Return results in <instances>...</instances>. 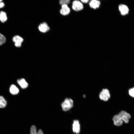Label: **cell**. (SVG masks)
<instances>
[{
  "mask_svg": "<svg viewBox=\"0 0 134 134\" xmlns=\"http://www.w3.org/2000/svg\"><path fill=\"white\" fill-rule=\"evenodd\" d=\"M72 8L75 11H78L83 9L84 8L82 3L78 0H75L72 3Z\"/></svg>",
  "mask_w": 134,
  "mask_h": 134,
  "instance_id": "cell-4",
  "label": "cell"
},
{
  "mask_svg": "<svg viewBox=\"0 0 134 134\" xmlns=\"http://www.w3.org/2000/svg\"><path fill=\"white\" fill-rule=\"evenodd\" d=\"M6 41V39L5 37L0 33V45L4 43Z\"/></svg>",
  "mask_w": 134,
  "mask_h": 134,
  "instance_id": "cell-17",
  "label": "cell"
},
{
  "mask_svg": "<svg viewBox=\"0 0 134 134\" xmlns=\"http://www.w3.org/2000/svg\"><path fill=\"white\" fill-rule=\"evenodd\" d=\"M18 89L14 85H12L10 88V93L13 95H16L19 92Z\"/></svg>",
  "mask_w": 134,
  "mask_h": 134,
  "instance_id": "cell-13",
  "label": "cell"
},
{
  "mask_svg": "<svg viewBox=\"0 0 134 134\" xmlns=\"http://www.w3.org/2000/svg\"><path fill=\"white\" fill-rule=\"evenodd\" d=\"M17 82L21 87L22 89H25L28 86V84L24 78L18 79Z\"/></svg>",
  "mask_w": 134,
  "mask_h": 134,
  "instance_id": "cell-12",
  "label": "cell"
},
{
  "mask_svg": "<svg viewBox=\"0 0 134 134\" xmlns=\"http://www.w3.org/2000/svg\"><path fill=\"white\" fill-rule=\"evenodd\" d=\"M13 40L15 43V46L17 47L21 46L22 43L23 41V39L18 35H16L13 38Z\"/></svg>",
  "mask_w": 134,
  "mask_h": 134,
  "instance_id": "cell-10",
  "label": "cell"
},
{
  "mask_svg": "<svg viewBox=\"0 0 134 134\" xmlns=\"http://www.w3.org/2000/svg\"><path fill=\"white\" fill-rule=\"evenodd\" d=\"M38 29L41 32L45 33L49 31L50 28L46 23L44 22L39 25Z\"/></svg>",
  "mask_w": 134,
  "mask_h": 134,
  "instance_id": "cell-8",
  "label": "cell"
},
{
  "mask_svg": "<svg viewBox=\"0 0 134 134\" xmlns=\"http://www.w3.org/2000/svg\"><path fill=\"white\" fill-rule=\"evenodd\" d=\"M7 19L6 13L4 11H1L0 13V20L2 23L5 22Z\"/></svg>",
  "mask_w": 134,
  "mask_h": 134,
  "instance_id": "cell-15",
  "label": "cell"
},
{
  "mask_svg": "<svg viewBox=\"0 0 134 134\" xmlns=\"http://www.w3.org/2000/svg\"><path fill=\"white\" fill-rule=\"evenodd\" d=\"M70 2V0H60L59 3L60 5L63 4H68Z\"/></svg>",
  "mask_w": 134,
  "mask_h": 134,
  "instance_id": "cell-18",
  "label": "cell"
},
{
  "mask_svg": "<svg viewBox=\"0 0 134 134\" xmlns=\"http://www.w3.org/2000/svg\"><path fill=\"white\" fill-rule=\"evenodd\" d=\"M72 130L74 133L76 134H79L80 131V126L79 121L75 120L72 124Z\"/></svg>",
  "mask_w": 134,
  "mask_h": 134,
  "instance_id": "cell-6",
  "label": "cell"
},
{
  "mask_svg": "<svg viewBox=\"0 0 134 134\" xmlns=\"http://www.w3.org/2000/svg\"><path fill=\"white\" fill-rule=\"evenodd\" d=\"M130 95L132 97H134V87L131 88L129 90Z\"/></svg>",
  "mask_w": 134,
  "mask_h": 134,
  "instance_id": "cell-19",
  "label": "cell"
},
{
  "mask_svg": "<svg viewBox=\"0 0 134 134\" xmlns=\"http://www.w3.org/2000/svg\"><path fill=\"white\" fill-rule=\"evenodd\" d=\"M113 120L114 125L117 126H121L123 122L118 114H116L113 116Z\"/></svg>",
  "mask_w": 134,
  "mask_h": 134,
  "instance_id": "cell-7",
  "label": "cell"
},
{
  "mask_svg": "<svg viewBox=\"0 0 134 134\" xmlns=\"http://www.w3.org/2000/svg\"><path fill=\"white\" fill-rule=\"evenodd\" d=\"M4 6V4L2 1V0H0V8L3 7Z\"/></svg>",
  "mask_w": 134,
  "mask_h": 134,
  "instance_id": "cell-20",
  "label": "cell"
},
{
  "mask_svg": "<svg viewBox=\"0 0 134 134\" xmlns=\"http://www.w3.org/2000/svg\"><path fill=\"white\" fill-rule=\"evenodd\" d=\"M73 101L69 98H66L61 104L63 110L67 111L71 109L73 106Z\"/></svg>",
  "mask_w": 134,
  "mask_h": 134,
  "instance_id": "cell-1",
  "label": "cell"
},
{
  "mask_svg": "<svg viewBox=\"0 0 134 134\" xmlns=\"http://www.w3.org/2000/svg\"><path fill=\"white\" fill-rule=\"evenodd\" d=\"M90 0H80L81 2L84 3H87Z\"/></svg>",
  "mask_w": 134,
  "mask_h": 134,
  "instance_id": "cell-21",
  "label": "cell"
},
{
  "mask_svg": "<svg viewBox=\"0 0 134 134\" xmlns=\"http://www.w3.org/2000/svg\"><path fill=\"white\" fill-rule=\"evenodd\" d=\"M118 7L119 11L122 15H125L128 13L129 10L127 5L121 4L119 5Z\"/></svg>",
  "mask_w": 134,
  "mask_h": 134,
  "instance_id": "cell-9",
  "label": "cell"
},
{
  "mask_svg": "<svg viewBox=\"0 0 134 134\" xmlns=\"http://www.w3.org/2000/svg\"><path fill=\"white\" fill-rule=\"evenodd\" d=\"M121 119L126 123H128L131 118L130 114L124 110L121 111L118 114Z\"/></svg>",
  "mask_w": 134,
  "mask_h": 134,
  "instance_id": "cell-3",
  "label": "cell"
},
{
  "mask_svg": "<svg viewBox=\"0 0 134 134\" xmlns=\"http://www.w3.org/2000/svg\"><path fill=\"white\" fill-rule=\"evenodd\" d=\"M7 104L6 100L2 96H0V108L5 107Z\"/></svg>",
  "mask_w": 134,
  "mask_h": 134,
  "instance_id": "cell-16",
  "label": "cell"
},
{
  "mask_svg": "<svg viewBox=\"0 0 134 134\" xmlns=\"http://www.w3.org/2000/svg\"><path fill=\"white\" fill-rule=\"evenodd\" d=\"M100 4V2L98 0H91L89 2L90 6L94 9L99 8Z\"/></svg>",
  "mask_w": 134,
  "mask_h": 134,
  "instance_id": "cell-11",
  "label": "cell"
},
{
  "mask_svg": "<svg viewBox=\"0 0 134 134\" xmlns=\"http://www.w3.org/2000/svg\"><path fill=\"white\" fill-rule=\"evenodd\" d=\"M99 98L101 100L105 101H108L110 97L109 90L107 89H103L99 94Z\"/></svg>",
  "mask_w": 134,
  "mask_h": 134,
  "instance_id": "cell-2",
  "label": "cell"
},
{
  "mask_svg": "<svg viewBox=\"0 0 134 134\" xmlns=\"http://www.w3.org/2000/svg\"><path fill=\"white\" fill-rule=\"evenodd\" d=\"M70 12V9L67 4H63L61 5V8L60 10V14L64 16L69 14Z\"/></svg>",
  "mask_w": 134,
  "mask_h": 134,
  "instance_id": "cell-5",
  "label": "cell"
},
{
  "mask_svg": "<svg viewBox=\"0 0 134 134\" xmlns=\"http://www.w3.org/2000/svg\"><path fill=\"white\" fill-rule=\"evenodd\" d=\"M30 134H44L42 130H39L37 132L36 127L34 125L32 126L31 128Z\"/></svg>",
  "mask_w": 134,
  "mask_h": 134,
  "instance_id": "cell-14",
  "label": "cell"
}]
</instances>
